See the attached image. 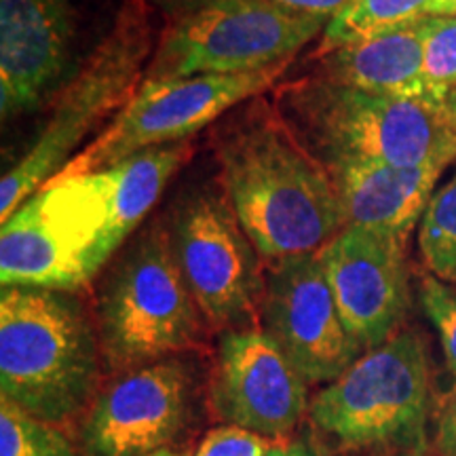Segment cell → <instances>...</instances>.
I'll return each mask as SVG.
<instances>
[{"label":"cell","mask_w":456,"mask_h":456,"mask_svg":"<svg viewBox=\"0 0 456 456\" xmlns=\"http://www.w3.org/2000/svg\"><path fill=\"white\" fill-rule=\"evenodd\" d=\"M214 148L224 197L260 258L317 254L345 228L328 167L269 102L222 123Z\"/></svg>","instance_id":"6da1fadb"},{"label":"cell","mask_w":456,"mask_h":456,"mask_svg":"<svg viewBox=\"0 0 456 456\" xmlns=\"http://www.w3.org/2000/svg\"><path fill=\"white\" fill-rule=\"evenodd\" d=\"M277 110L323 165L448 167L456 127L437 102L395 98L309 77L277 89Z\"/></svg>","instance_id":"7a4b0ae2"},{"label":"cell","mask_w":456,"mask_h":456,"mask_svg":"<svg viewBox=\"0 0 456 456\" xmlns=\"http://www.w3.org/2000/svg\"><path fill=\"white\" fill-rule=\"evenodd\" d=\"M100 342L72 292L3 288L0 391L34 419L60 425L94 399Z\"/></svg>","instance_id":"3957f363"},{"label":"cell","mask_w":456,"mask_h":456,"mask_svg":"<svg viewBox=\"0 0 456 456\" xmlns=\"http://www.w3.org/2000/svg\"><path fill=\"white\" fill-rule=\"evenodd\" d=\"M151 0H123L110 30L55 102L53 112L24 157L0 182L3 222L72 161L87 135L114 110L121 112L144 81L155 53Z\"/></svg>","instance_id":"277c9868"},{"label":"cell","mask_w":456,"mask_h":456,"mask_svg":"<svg viewBox=\"0 0 456 456\" xmlns=\"http://www.w3.org/2000/svg\"><path fill=\"white\" fill-rule=\"evenodd\" d=\"M203 313L182 275L161 222L131 243L100 296V345L106 363L127 372L203 338Z\"/></svg>","instance_id":"5b68a950"},{"label":"cell","mask_w":456,"mask_h":456,"mask_svg":"<svg viewBox=\"0 0 456 456\" xmlns=\"http://www.w3.org/2000/svg\"><path fill=\"white\" fill-rule=\"evenodd\" d=\"M429 408V353L423 336L403 330L319 391L309 414L342 448L410 450L423 448Z\"/></svg>","instance_id":"8992f818"},{"label":"cell","mask_w":456,"mask_h":456,"mask_svg":"<svg viewBox=\"0 0 456 456\" xmlns=\"http://www.w3.org/2000/svg\"><path fill=\"white\" fill-rule=\"evenodd\" d=\"M110 256L108 212L91 175L49 180L3 222L0 281L77 292Z\"/></svg>","instance_id":"52a82bcc"},{"label":"cell","mask_w":456,"mask_h":456,"mask_svg":"<svg viewBox=\"0 0 456 456\" xmlns=\"http://www.w3.org/2000/svg\"><path fill=\"white\" fill-rule=\"evenodd\" d=\"M326 26L266 0H197L165 28L144 81L241 74L292 61Z\"/></svg>","instance_id":"ba28073f"},{"label":"cell","mask_w":456,"mask_h":456,"mask_svg":"<svg viewBox=\"0 0 456 456\" xmlns=\"http://www.w3.org/2000/svg\"><path fill=\"white\" fill-rule=\"evenodd\" d=\"M292 61L241 74H197L142 81L134 98L102 134L51 180L94 174L146 148L175 144L218 121L228 110L269 91Z\"/></svg>","instance_id":"9c48e42d"},{"label":"cell","mask_w":456,"mask_h":456,"mask_svg":"<svg viewBox=\"0 0 456 456\" xmlns=\"http://www.w3.org/2000/svg\"><path fill=\"white\" fill-rule=\"evenodd\" d=\"M169 237L205 322L226 332L254 328L265 289L260 254L228 199L214 191L188 195L171 216Z\"/></svg>","instance_id":"30bf717a"},{"label":"cell","mask_w":456,"mask_h":456,"mask_svg":"<svg viewBox=\"0 0 456 456\" xmlns=\"http://www.w3.org/2000/svg\"><path fill=\"white\" fill-rule=\"evenodd\" d=\"M197 366L165 357L131 368L95 397L83 427L89 456H146L171 448L197 408Z\"/></svg>","instance_id":"8fae6325"},{"label":"cell","mask_w":456,"mask_h":456,"mask_svg":"<svg viewBox=\"0 0 456 456\" xmlns=\"http://www.w3.org/2000/svg\"><path fill=\"white\" fill-rule=\"evenodd\" d=\"M260 315L262 330L306 383H334L363 355V346L353 338L340 315L319 254L271 262Z\"/></svg>","instance_id":"7c38bea8"},{"label":"cell","mask_w":456,"mask_h":456,"mask_svg":"<svg viewBox=\"0 0 456 456\" xmlns=\"http://www.w3.org/2000/svg\"><path fill=\"white\" fill-rule=\"evenodd\" d=\"M306 379L260 328L224 332L218 349L212 397L228 425L279 440L309 408Z\"/></svg>","instance_id":"4fadbf2b"},{"label":"cell","mask_w":456,"mask_h":456,"mask_svg":"<svg viewBox=\"0 0 456 456\" xmlns=\"http://www.w3.org/2000/svg\"><path fill=\"white\" fill-rule=\"evenodd\" d=\"M403 243L387 232L345 226L319 254L340 315L363 351L397 334L410 306Z\"/></svg>","instance_id":"5bb4252c"},{"label":"cell","mask_w":456,"mask_h":456,"mask_svg":"<svg viewBox=\"0 0 456 456\" xmlns=\"http://www.w3.org/2000/svg\"><path fill=\"white\" fill-rule=\"evenodd\" d=\"M70 0H0V110L32 112L70 64Z\"/></svg>","instance_id":"9a60e30c"},{"label":"cell","mask_w":456,"mask_h":456,"mask_svg":"<svg viewBox=\"0 0 456 456\" xmlns=\"http://www.w3.org/2000/svg\"><path fill=\"white\" fill-rule=\"evenodd\" d=\"M444 169L446 167L442 165H328L345 214V226L368 228L399 239H406L416 222L423 218Z\"/></svg>","instance_id":"2e32d148"},{"label":"cell","mask_w":456,"mask_h":456,"mask_svg":"<svg viewBox=\"0 0 456 456\" xmlns=\"http://www.w3.org/2000/svg\"><path fill=\"white\" fill-rule=\"evenodd\" d=\"M423 20L332 51L317 60V74L370 94L444 104L425 81Z\"/></svg>","instance_id":"e0dca14e"},{"label":"cell","mask_w":456,"mask_h":456,"mask_svg":"<svg viewBox=\"0 0 456 456\" xmlns=\"http://www.w3.org/2000/svg\"><path fill=\"white\" fill-rule=\"evenodd\" d=\"M192 157L191 140L146 148L110 167L94 171L108 212V248L114 254L161 197L171 175Z\"/></svg>","instance_id":"ac0fdd59"},{"label":"cell","mask_w":456,"mask_h":456,"mask_svg":"<svg viewBox=\"0 0 456 456\" xmlns=\"http://www.w3.org/2000/svg\"><path fill=\"white\" fill-rule=\"evenodd\" d=\"M436 0H351L326 26L313 60L429 17Z\"/></svg>","instance_id":"d6986e66"},{"label":"cell","mask_w":456,"mask_h":456,"mask_svg":"<svg viewBox=\"0 0 456 456\" xmlns=\"http://www.w3.org/2000/svg\"><path fill=\"white\" fill-rule=\"evenodd\" d=\"M425 266L442 281H456V174L433 192L419 222Z\"/></svg>","instance_id":"ffe728a7"},{"label":"cell","mask_w":456,"mask_h":456,"mask_svg":"<svg viewBox=\"0 0 456 456\" xmlns=\"http://www.w3.org/2000/svg\"><path fill=\"white\" fill-rule=\"evenodd\" d=\"M0 456H78L57 425L45 423L3 399L0 406Z\"/></svg>","instance_id":"44dd1931"},{"label":"cell","mask_w":456,"mask_h":456,"mask_svg":"<svg viewBox=\"0 0 456 456\" xmlns=\"http://www.w3.org/2000/svg\"><path fill=\"white\" fill-rule=\"evenodd\" d=\"M425 81L442 102L456 87V17L429 15L423 20Z\"/></svg>","instance_id":"7402d4cb"},{"label":"cell","mask_w":456,"mask_h":456,"mask_svg":"<svg viewBox=\"0 0 456 456\" xmlns=\"http://www.w3.org/2000/svg\"><path fill=\"white\" fill-rule=\"evenodd\" d=\"M420 305L440 338L448 372L456 380V288L427 275L420 283Z\"/></svg>","instance_id":"603a6c76"},{"label":"cell","mask_w":456,"mask_h":456,"mask_svg":"<svg viewBox=\"0 0 456 456\" xmlns=\"http://www.w3.org/2000/svg\"><path fill=\"white\" fill-rule=\"evenodd\" d=\"M271 444L258 433L226 425L209 431L192 456H266Z\"/></svg>","instance_id":"cb8c5ba5"},{"label":"cell","mask_w":456,"mask_h":456,"mask_svg":"<svg viewBox=\"0 0 456 456\" xmlns=\"http://www.w3.org/2000/svg\"><path fill=\"white\" fill-rule=\"evenodd\" d=\"M279 9L289 11V13L315 17V20L332 21L351 0H266Z\"/></svg>","instance_id":"d4e9b609"},{"label":"cell","mask_w":456,"mask_h":456,"mask_svg":"<svg viewBox=\"0 0 456 456\" xmlns=\"http://www.w3.org/2000/svg\"><path fill=\"white\" fill-rule=\"evenodd\" d=\"M436 444L442 456H456V389L446 399L440 412Z\"/></svg>","instance_id":"484cf974"},{"label":"cell","mask_w":456,"mask_h":456,"mask_svg":"<svg viewBox=\"0 0 456 456\" xmlns=\"http://www.w3.org/2000/svg\"><path fill=\"white\" fill-rule=\"evenodd\" d=\"M266 456H319V454L306 440H292V442H273Z\"/></svg>","instance_id":"4316f807"},{"label":"cell","mask_w":456,"mask_h":456,"mask_svg":"<svg viewBox=\"0 0 456 456\" xmlns=\"http://www.w3.org/2000/svg\"><path fill=\"white\" fill-rule=\"evenodd\" d=\"M429 15L456 17V0H436L429 11Z\"/></svg>","instance_id":"83f0119b"},{"label":"cell","mask_w":456,"mask_h":456,"mask_svg":"<svg viewBox=\"0 0 456 456\" xmlns=\"http://www.w3.org/2000/svg\"><path fill=\"white\" fill-rule=\"evenodd\" d=\"M444 106H446V110L450 114V118H452L454 127H456V87H452L446 94V100H444Z\"/></svg>","instance_id":"f1b7e54d"},{"label":"cell","mask_w":456,"mask_h":456,"mask_svg":"<svg viewBox=\"0 0 456 456\" xmlns=\"http://www.w3.org/2000/svg\"><path fill=\"white\" fill-rule=\"evenodd\" d=\"M151 3H157V4H163V7H171L175 11H182L186 7H191L192 3H197V0H151Z\"/></svg>","instance_id":"f546056e"},{"label":"cell","mask_w":456,"mask_h":456,"mask_svg":"<svg viewBox=\"0 0 456 456\" xmlns=\"http://www.w3.org/2000/svg\"><path fill=\"white\" fill-rule=\"evenodd\" d=\"M146 456H188V454L178 452V450H174V448H165V450H159V452H152V454H146Z\"/></svg>","instance_id":"4dcf8cb0"},{"label":"cell","mask_w":456,"mask_h":456,"mask_svg":"<svg viewBox=\"0 0 456 456\" xmlns=\"http://www.w3.org/2000/svg\"><path fill=\"white\" fill-rule=\"evenodd\" d=\"M414 456H423V454H414Z\"/></svg>","instance_id":"1f68e13d"}]
</instances>
